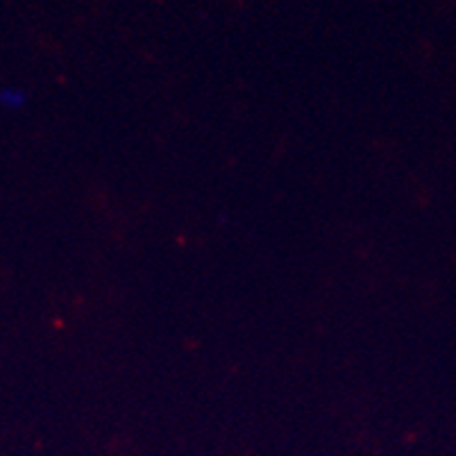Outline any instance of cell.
Masks as SVG:
<instances>
[{
    "label": "cell",
    "mask_w": 456,
    "mask_h": 456,
    "mask_svg": "<svg viewBox=\"0 0 456 456\" xmlns=\"http://www.w3.org/2000/svg\"><path fill=\"white\" fill-rule=\"evenodd\" d=\"M0 102L7 110H19L20 105H26V95H23L20 89H16V86H5L3 94H0Z\"/></svg>",
    "instance_id": "obj_1"
}]
</instances>
